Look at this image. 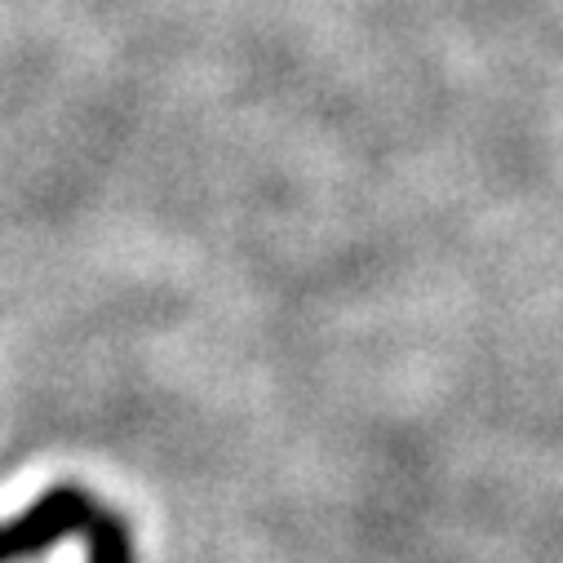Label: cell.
<instances>
[{
  "label": "cell",
  "mask_w": 563,
  "mask_h": 563,
  "mask_svg": "<svg viewBox=\"0 0 563 563\" xmlns=\"http://www.w3.org/2000/svg\"><path fill=\"white\" fill-rule=\"evenodd\" d=\"M98 515V501L80 484H54L45 497H36L10 528H5V550L0 563H27L54 550L67 537H89V523Z\"/></svg>",
  "instance_id": "6da1fadb"
},
{
  "label": "cell",
  "mask_w": 563,
  "mask_h": 563,
  "mask_svg": "<svg viewBox=\"0 0 563 563\" xmlns=\"http://www.w3.org/2000/svg\"><path fill=\"white\" fill-rule=\"evenodd\" d=\"M89 563H133V537H129V523L124 515H115L111 506L93 515L89 523Z\"/></svg>",
  "instance_id": "7a4b0ae2"
}]
</instances>
